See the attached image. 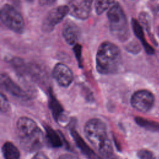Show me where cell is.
Listing matches in <instances>:
<instances>
[{
	"instance_id": "obj_14",
	"label": "cell",
	"mask_w": 159,
	"mask_h": 159,
	"mask_svg": "<svg viewBox=\"0 0 159 159\" xmlns=\"http://www.w3.org/2000/svg\"><path fill=\"white\" fill-rule=\"evenodd\" d=\"M4 159H19L20 152L18 148L11 142H5L2 147Z\"/></svg>"
},
{
	"instance_id": "obj_11",
	"label": "cell",
	"mask_w": 159,
	"mask_h": 159,
	"mask_svg": "<svg viewBox=\"0 0 159 159\" xmlns=\"http://www.w3.org/2000/svg\"><path fill=\"white\" fill-rule=\"evenodd\" d=\"M62 35L67 43L75 45L80 37V28L73 21L67 20L63 26Z\"/></svg>"
},
{
	"instance_id": "obj_23",
	"label": "cell",
	"mask_w": 159,
	"mask_h": 159,
	"mask_svg": "<svg viewBox=\"0 0 159 159\" xmlns=\"http://www.w3.org/2000/svg\"><path fill=\"white\" fill-rule=\"evenodd\" d=\"M58 159H78V158L71 154H63L61 155Z\"/></svg>"
},
{
	"instance_id": "obj_15",
	"label": "cell",
	"mask_w": 159,
	"mask_h": 159,
	"mask_svg": "<svg viewBox=\"0 0 159 159\" xmlns=\"http://www.w3.org/2000/svg\"><path fill=\"white\" fill-rule=\"evenodd\" d=\"M48 106L54 119L55 120L59 119L62 112H63V109L58 100L56 99L55 96L53 94L52 91H50L49 93Z\"/></svg>"
},
{
	"instance_id": "obj_18",
	"label": "cell",
	"mask_w": 159,
	"mask_h": 159,
	"mask_svg": "<svg viewBox=\"0 0 159 159\" xmlns=\"http://www.w3.org/2000/svg\"><path fill=\"white\" fill-rule=\"evenodd\" d=\"M116 2L114 1H96L94 2V8L96 14L98 15L102 14Z\"/></svg>"
},
{
	"instance_id": "obj_4",
	"label": "cell",
	"mask_w": 159,
	"mask_h": 159,
	"mask_svg": "<svg viewBox=\"0 0 159 159\" xmlns=\"http://www.w3.org/2000/svg\"><path fill=\"white\" fill-rule=\"evenodd\" d=\"M111 33L120 41L126 40L130 35L126 16L118 2L113 4L107 12Z\"/></svg>"
},
{
	"instance_id": "obj_20",
	"label": "cell",
	"mask_w": 159,
	"mask_h": 159,
	"mask_svg": "<svg viewBox=\"0 0 159 159\" xmlns=\"http://www.w3.org/2000/svg\"><path fill=\"white\" fill-rule=\"evenodd\" d=\"M137 156L139 159H154L153 153L146 149L140 150L137 153Z\"/></svg>"
},
{
	"instance_id": "obj_22",
	"label": "cell",
	"mask_w": 159,
	"mask_h": 159,
	"mask_svg": "<svg viewBox=\"0 0 159 159\" xmlns=\"http://www.w3.org/2000/svg\"><path fill=\"white\" fill-rule=\"evenodd\" d=\"M32 159H49L48 157L43 152H37Z\"/></svg>"
},
{
	"instance_id": "obj_13",
	"label": "cell",
	"mask_w": 159,
	"mask_h": 159,
	"mask_svg": "<svg viewBox=\"0 0 159 159\" xmlns=\"http://www.w3.org/2000/svg\"><path fill=\"white\" fill-rule=\"evenodd\" d=\"M132 27L135 35L141 41L146 52L148 54L153 53H154L153 48L146 41L144 37V34H143L142 28L140 24H139V22L135 19H132Z\"/></svg>"
},
{
	"instance_id": "obj_16",
	"label": "cell",
	"mask_w": 159,
	"mask_h": 159,
	"mask_svg": "<svg viewBox=\"0 0 159 159\" xmlns=\"http://www.w3.org/2000/svg\"><path fill=\"white\" fill-rule=\"evenodd\" d=\"M45 129L46 131V138L50 145L55 148L61 147L63 142L60 135L50 126L45 125Z\"/></svg>"
},
{
	"instance_id": "obj_7",
	"label": "cell",
	"mask_w": 159,
	"mask_h": 159,
	"mask_svg": "<svg viewBox=\"0 0 159 159\" xmlns=\"http://www.w3.org/2000/svg\"><path fill=\"white\" fill-rule=\"evenodd\" d=\"M154 101V96L151 92L146 89H141L137 91L132 94L130 103L137 111L146 112L152 109Z\"/></svg>"
},
{
	"instance_id": "obj_6",
	"label": "cell",
	"mask_w": 159,
	"mask_h": 159,
	"mask_svg": "<svg viewBox=\"0 0 159 159\" xmlns=\"http://www.w3.org/2000/svg\"><path fill=\"white\" fill-rule=\"evenodd\" d=\"M69 13L67 5L57 6L48 11L42 25V29L45 32H52L56 25L60 23Z\"/></svg>"
},
{
	"instance_id": "obj_3",
	"label": "cell",
	"mask_w": 159,
	"mask_h": 159,
	"mask_svg": "<svg viewBox=\"0 0 159 159\" xmlns=\"http://www.w3.org/2000/svg\"><path fill=\"white\" fill-rule=\"evenodd\" d=\"M122 63V53L116 44L109 41H104L100 44L96 55V67L99 73H116L120 69Z\"/></svg>"
},
{
	"instance_id": "obj_5",
	"label": "cell",
	"mask_w": 159,
	"mask_h": 159,
	"mask_svg": "<svg viewBox=\"0 0 159 159\" xmlns=\"http://www.w3.org/2000/svg\"><path fill=\"white\" fill-rule=\"evenodd\" d=\"M0 16L2 22L10 30L19 34L24 31V18L13 6L9 4H4L1 8Z\"/></svg>"
},
{
	"instance_id": "obj_2",
	"label": "cell",
	"mask_w": 159,
	"mask_h": 159,
	"mask_svg": "<svg viewBox=\"0 0 159 159\" xmlns=\"http://www.w3.org/2000/svg\"><path fill=\"white\" fill-rule=\"evenodd\" d=\"M16 134L21 147L29 152H37L43 145L44 134L31 118L22 116L16 122Z\"/></svg>"
},
{
	"instance_id": "obj_17",
	"label": "cell",
	"mask_w": 159,
	"mask_h": 159,
	"mask_svg": "<svg viewBox=\"0 0 159 159\" xmlns=\"http://www.w3.org/2000/svg\"><path fill=\"white\" fill-rule=\"evenodd\" d=\"M136 122L141 127L152 131H159V124L142 117H137L135 119Z\"/></svg>"
},
{
	"instance_id": "obj_8",
	"label": "cell",
	"mask_w": 159,
	"mask_h": 159,
	"mask_svg": "<svg viewBox=\"0 0 159 159\" xmlns=\"http://www.w3.org/2000/svg\"><path fill=\"white\" fill-rule=\"evenodd\" d=\"M92 2V1L89 0L70 1L67 5L69 14L76 19L84 20L90 15Z\"/></svg>"
},
{
	"instance_id": "obj_10",
	"label": "cell",
	"mask_w": 159,
	"mask_h": 159,
	"mask_svg": "<svg viewBox=\"0 0 159 159\" xmlns=\"http://www.w3.org/2000/svg\"><path fill=\"white\" fill-rule=\"evenodd\" d=\"M1 86L11 95L20 98L27 97L26 93L17 84H16L6 73L1 75Z\"/></svg>"
},
{
	"instance_id": "obj_19",
	"label": "cell",
	"mask_w": 159,
	"mask_h": 159,
	"mask_svg": "<svg viewBox=\"0 0 159 159\" xmlns=\"http://www.w3.org/2000/svg\"><path fill=\"white\" fill-rule=\"evenodd\" d=\"M10 105L6 96L3 94H1V106L0 109L1 112H6L9 110Z\"/></svg>"
},
{
	"instance_id": "obj_21",
	"label": "cell",
	"mask_w": 159,
	"mask_h": 159,
	"mask_svg": "<svg viewBox=\"0 0 159 159\" xmlns=\"http://www.w3.org/2000/svg\"><path fill=\"white\" fill-rule=\"evenodd\" d=\"M127 50L131 53H137L140 50V47L139 45L137 42H131L128 45L127 47Z\"/></svg>"
},
{
	"instance_id": "obj_1",
	"label": "cell",
	"mask_w": 159,
	"mask_h": 159,
	"mask_svg": "<svg viewBox=\"0 0 159 159\" xmlns=\"http://www.w3.org/2000/svg\"><path fill=\"white\" fill-rule=\"evenodd\" d=\"M86 138L98 152L101 159H114L113 148L105 123L99 119H89L84 127Z\"/></svg>"
},
{
	"instance_id": "obj_9",
	"label": "cell",
	"mask_w": 159,
	"mask_h": 159,
	"mask_svg": "<svg viewBox=\"0 0 159 159\" xmlns=\"http://www.w3.org/2000/svg\"><path fill=\"white\" fill-rule=\"evenodd\" d=\"M52 75L57 83L62 87L69 86L74 78L71 70L62 63H58L54 66Z\"/></svg>"
},
{
	"instance_id": "obj_12",
	"label": "cell",
	"mask_w": 159,
	"mask_h": 159,
	"mask_svg": "<svg viewBox=\"0 0 159 159\" xmlns=\"http://www.w3.org/2000/svg\"><path fill=\"white\" fill-rule=\"evenodd\" d=\"M71 134L78 148L88 159H101L99 156L97 155L87 145V143L83 140L82 137L78 134V133L75 130L71 129Z\"/></svg>"
},
{
	"instance_id": "obj_24",
	"label": "cell",
	"mask_w": 159,
	"mask_h": 159,
	"mask_svg": "<svg viewBox=\"0 0 159 159\" xmlns=\"http://www.w3.org/2000/svg\"><path fill=\"white\" fill-rule=\"evenodd\" d=\"M157 31H158V36H159V26L158 27V30H157Z\"/></svg>"
}]
</instances>
